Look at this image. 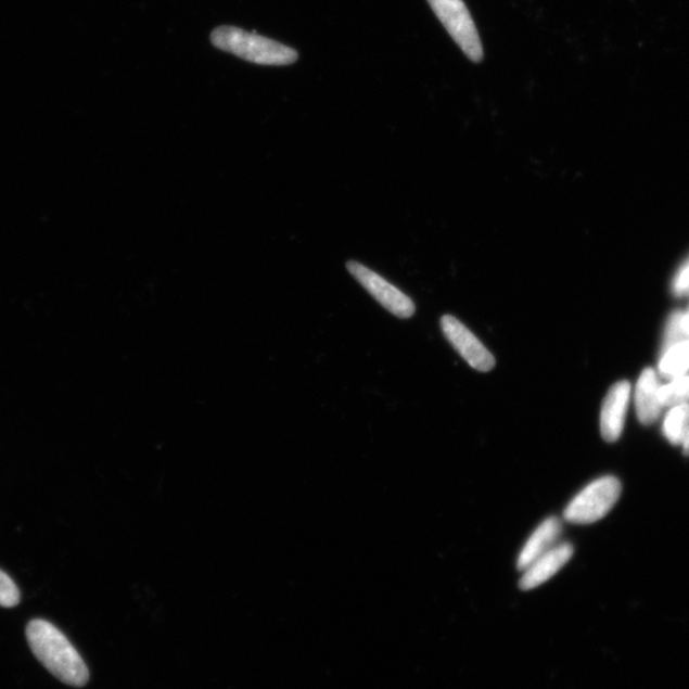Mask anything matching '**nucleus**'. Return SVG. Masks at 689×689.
<instances>
[{
  "mask_svg": "<svg viewBox=\"0 0 689 689\" xmlns=\"http://www.w3.org/2000/svg\"><path fill=\"white\" fill-rule=\"evenodd\" d=\"M27 642L36 659L64 685L81 688L90 672L67 637L52 623L34 620L26 628Z\"/></svg>",
  "mask_w": 689,
  "mask_h": 689,
  "instance_id": "1",
  "label": "nucleus"
},
{
  "mask_svg": "<svg viewBox=\"0 0 689 689\" xmlns=\"http://www.w3.org/2000/svg\"><path fill=\"white\" fill-rule=\"evenodd\" d=\"M212 42L222 52L260 65H290L299 58L293 48L233 26L215 28Z\"/></svg>",
  "mask_w": 689,
  "mask_h": 689,
  "instance_id": "2",
  "label": "nucleus"
},
{
  "mask_svg": "<svg viewBox=\"0 0 689 689\" xmlns=\"http://www.w3.org/2000/svg\"><path fill=\"white\" fill-rule=\"evenodd\" d=\"M622 485L614 476L597 479L573 498L563 516L571 524L589 525L607 516L620 499Z\"/></svg>",
  "mask_w": 689,
  "mask_h": 689,
  "instance_id": "3",
  "label": "nucleus"
},
{
  "mask_svg": "<svg viewBox=\"0 0 689 689\" xmlns=\"http://www.w3.org/2000/svg\"><path fill=\"white\" fill-rule=\"evenodd\" d=\"M428 3L469 60L474 63L482 62V41L463 0H428Z\"/></svg>",
  "mask_w": 689,
  "mask_h": 689,
  "instance_id": "4",
  "label": "nucleus"
},
{
  "mask_svg": "<svg viewBox=\"0 0 689 689\" xmlns=\"http://www.w3.org/2000/svg\"><path fill=\"white\" fill-rule=\"evenodd\" d=\"M346 267L354 276V279L391 314L404 319L410 318L416 314V303L411 301V297L387 280H384L381 275L375 273L365 265L355 263V260L347 263Z\"/></svg>",
  "mask_w": 689,
  "mask_h": 689,
  "instance_id": "5",
  "label": "nucleus"
},
{
  "mask_svg": "<svg viewBox=\"0 0 689 689\" xmlns=\"http://www.w3.org/2000/svg\"><path fill=\"white\" fill-rule=\"evenodd\" d=\"M441 328L448 343L461 355L471 368L479 372H490L496 367V359L473 332L454 316L446 315L441 319Z\"/></svg>",
  "mask_w": 689,
  "mask_h": 689,
  "instance_id": "6",
  "label": "nucleus"
},
{
  "mask_svg": "<svg viewBox=\"0 0 689 689\" xmlns=\"http://www.w3.org/2000/svg\"><path fill=\"white\" fill-rule=\"evenodd\" d=\"M630 383L621 381L609 390L600 413V431L607 442L621 438L630 398Z\"/></svg>",
  "mask_w": 689,
  "mask_h": 689,
  "instance_id": "7",
  "label": "nucleus"
},
{
  "mask_svg": "<svg viewBox=\"0 0 689 689\" xmlns=\"http://www.w3.org/2000/svg\"><path fill=\"white\" fill-rule=\"evenodd\" d=\"M572 557L573 547L570 543L558 544L522 571L524 575L520 579V589L528 591L546 584L570 562Z\"/></svg>",
  "mask_w": 689,
  "mask_h": 689,
  "instance_id": "8",
  "label": "nucleus"
},
{
  "mask_svg": "<svg viewBox=\"0 0 689 689\" xmlns=\"http://www.w3.org/2000/svg\"><path fill=\"white\" fill-rule=\"evenodd\" d=\"M660 386L656 372L652 368L645 369L638 379L635 391L637 418L643 425H651L662 416L664 406L660 400Z\"/></svg>",
  "mask_w": 689,
  "mask_h": 689,
  "instance_id": "9",
  "label": "nucleus"
},
{
  "mask_svg": "<svg viewBox=\"0 0 689 689\" xmlns=\"http://www.w3.org/2000/svg\"><path fill=\"white\" fill-rule=\"evenodd\" d=\"M562 533V522L558 518H549L544 520L541 524L535 528L531 538L521 549L518 558V570L525 571L528 565L538 560L539 557L546 554L548 550L556 546Z\"/></svg>",
  "mask_w": 689,
  "mask_h": 689,
  "instance_id": "10",
  "label": "nucleus"
},
{
  "mask_svg": "<svg viewBox=\"0 0 689 689\" xmlns=\"http://www.w3.org/2000/svg\"><path fill=\"white\" fill-rule=\"evenodd\" d=\"M689 371V340L681 341L664 350L659 362V372L665 379H677Z\"/></svg>",
  "mask_w": 689,
  "mask_h": 689,
  "instance_id": "11",
  "label": "nucleus"
},
{
  "mask_svg": "<svg viewBox=\"0 0 689 689\" xmlns=\"http://www.w3.org/2000/svg\"><path fill=\"white\" fill-rule=\"evenodd\" d=\"M663 433L672 445L681 446L689 434V404L672 406L666 412Z\"/></svg>",
  "mask_w": 689,
  "mask_h": 689,
  "instance_id": "12",
  "label": "nucleus"
},
{
  "mask_svg": "<svg viewBox=\"0 0 689 689\" xmlns=\"http://www.w3.org/2000/svg\"><path fill=\"white\" fill-rule=\"evenodd\" d=\"M660 400L665 408L680 404H689V374L677 377L669 383L660 386Z\"/></svg>",
  "mask_w": 689,
  "mask_h": 689,
  "instance_id": "13",
  "label": "nucleus"
},
{
  "mask_svg": "<svg viewBox=\"0 0 689 689\" xmlns=\"http://www.w3.org/2000/svg\"><path fill=\"white\" fill-rule=\"evenodd\" d=\"M21 592L13 579L0 570V607L13 608L20 604Z\"/></svg>",
  "mask_w": 689,
  "mask_h": 689,
  "instance_id": "14",
  "label": "nucleus"
},
{
  "mask_svg": "<svg viewBox=\"0 0 689 689\" xmlns=\"http://www.w3.org/2000/svg\"><path fill=\"white\" fill-rule=\"evenodd\" d=\"M686 340L684 330H681V311H676V314L671 317L668 324H666L664 350Z\"/></svg>",
  "mask_w": 689,
  "mask_h": 689,
  "instance_id": "15",
  "label": "nucleus"
},
{
  "mask_svg": "<svg viewBox=\"0 0 689 689\" xmlns=\"http://www.w3.org/2000/svg\"><path fill=\"white\" fill-rule=\"evenodd\" d=\"M673 292L677 295L689 294V259L684 267L680 268L676 279H674Z\"/></svg>",
  "mask_w": 689,
  "mask_h": 689,
  "instance_id": "16",
  "label": "nucleus"
},
{
  "mask_svg": "<svg viewBox=\"0 0 689 689\" xmlns=\"http://www.w3.org/2000/svg\"><path fill=\"white\" fill-rule=\"evenodd\" d=\"M681 330H684L686 339L689 340V309L681 311Z\"/></svg>",
  "mask_w": 689,
  "mask_h": 689,
  "instance_id": "17",
  "label": "nucleus"
},
{
  "mask_svg": "<svg viewBox=\"0 0 689 689\" xmlns=\"http://www.w3.org/2000/svg\"><path fill=\"white\" fill-rule=\"evenodd\" d=\"M681 446H684V454L686 456H689V434H688L687 439L685 441V444L681 445Z\"/></svg>",
  "mask_w": 689,
  "mask_h": 689,
  "instance_id": "18",
  "label": "nucleus"
}]
</instances>
